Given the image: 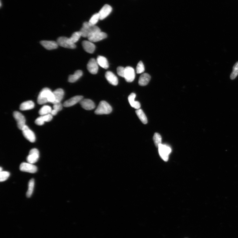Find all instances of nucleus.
<instances>
[{
    "label": "nucleus",
    "instance_id": "ddd939ff",
    "mask_svg": "<svg viewBox=\"0 0 238 238\" xmlns=\"http://www.w3.org/2000/svg\"><path fill=\"white\" fill-rule=\"evenodd\" d=\"M112 8L108 4H106L101 8L98 13L100 20H103L109 15L112 11Z\"/></svg>",
    "mask_w": 238,
    "mask_h": 238
},
{
    "label": "nucleus",
    "instance_id": "f03ea898",
    "mask_svg": "<svg viewBox=\"0 0 238 238\" xmlns=\"http://www.w3.org/2000/svg\"><path fill=\"white\" fill-rule=\"evenodd\" d=\"M100 29L95 25H92L89 22H85L81 28L80 32L81 37L88 38L93 33L101 31Z\"/></svg>",
    "mask_w": 238,
    "mask_h": 238
},
{
    "label": "nucleus",
    "instance_id": "f8f14e48",
    "mask_svg": "<svg viewBox=\"0 0 238 238\" xmlns=\"http://www.w3.org/2000/svg\"><path fill=\"white\" fill-rule=\"evenodd\" d=\"M106 37V34L101 31L93 33L88 38L89 41L93 42L101 41Z\"/></svg>",
    "mask_w": 238,
    "mask_h": 238
},
{
    "label": "nucleus",
    "instance_id": "9d476101",
    "mask_svg": "<svg viewBox=\"0 0 238 238\" xmlns=\"http://www.w3.org/2000/svg\"><path fill=\"white\" fill-rule=\"evenodd\" d=\"M135 71L132 67H128L125 68L124 78L126 81L131 82L133 81L135 79Z\"/></svg>",
    "mask_w": 238,
    "mask_h": 238
},
{
    "label": "nucleus",
    "instance_id": "473e14b6",
    "mask_svg": "<svg viewBox=\"0 0 238 238\" xmlns=\"http://www.w3.org/2000/svg\"><path fill=\"white\" fill-rule=\"evenodd\" d=\"M99 20H100L99 15L98 13H97L92 16L89 22L92 25H95Z\"/></svg>",
    "mask_w": 238,
    "mask_h": 238
},
{
    "label": "nucleus",
    "instance_id": "6e6552de",
    "mask_svg": "<svg viewBox=\"0 0 238 238\" xmlns=\"http://www.w3.org/2000/svg\"><path fill=\"white\" fill-rule=\"evenodd\" d=\"M39 152L37 149H33L30 150L27 158L28 163L33 164L38 161L39 158Z\"/></svg>",
    "mask_w": 238,
    "mask_h": 238
},
{
    "label": "nucleus",
    "instance_id": "dca6fc26",
    "mask_svg": "<svg viewBox=\"0 0 238 238\" xmlns=\"http://www.w3.org/2000/svg\"><path fill=\"white\" fill-rule=\"evenodd\" d=\"M105 77L109 83L113 85H117L118 84V80L117 77L110 71L106 72Z\"/></svg>",
    "mask_w": 238,
    "mask_h": 238
},
{
    "label": "nucleus",
    "instance_id": "423d86ee",
    "mask_svg": "<svg viewBox=\"0 0 238 238\" xmlns=\"http://www.w3.org/2000/svg\"><path fill=\"white\" fill-rule=\"evenodd\" d=\"M13 116L17 122L18 128L22 130L25 126L26 123V119L24 116L20 113L17 111H15L13 113Z\"/></svg>",
    "mask_w": 238,
    "mask_h": 238
},
{
    "label": "nucleus",
    "instance_id": "2eb2a0df",
    "mask_svg": "<svg viewBox=\"0 0 238 238\" xmlns=\"http://www.w3.org/2000/svg\"><path fill=\"white\" fill-rule=\"evenodd\" d=\"M80 104L82 108L86 110H91L94 109L95 106L94 102L89 99L82 100Z\"/></svg>",
    "mask_w": 238,
    "mask_h": 238
},
{
    "label": "nucleus",
    "instance_id": "0eeeda50",
    "mask_svg": "<svg viewBox=\"0 0 238 238\" xmlns=\"http://www.w3.org/2000/svg\"><path fill=\"white\" fill-rule=\"evenodd\" d=\"M23 134L24 136L27 140L31 143L35 141V135L28 126L25 125L22 128Z\"/></svg>",
    "mask_w": 238,
    "mask_h": 238
},
{
    "label": "nucleus",
    "instance_id": "f3484780",
    "mask_svg": "<svg viewBox=\"0 0 238 238\" xmlns=\"http://www.w3.org/2000/svg\"><path fill=\"white\" fill-rule=\"evenodd\" d=\"M41 44L44 47L48 50L56 49L59 45L57 42L53 41H43L41 42Z\"/></svg>",
    "mask_w": 238,
    "mask_h": 238
},
{
    "label": "nucleus",
    "instance_id": "9b49d317",
    "mask_svg": "<svg viewBox=\"0 0 238 238\" xmlns=\"http://www.w3.org/2000/svg\"><path fill=\"white\" fill-rule=\"evenodd\" d=\"M87 68L92 74H96L98 70V65L97 61L94 58H91L87 65Z\"/></svg>",
    "mask_w": 238,
    "mask_h": 238
},
{
    "label": "nucleus",
    "instance_id": "6ab92c4d",
    "mask_svg": "<svg viewBox=\"0 0 238 238\" xmlns=\"http://www.w3.org/2000/svg\"><path fill=\"white\" fill-rule=\"evenodd\" d=\"M54 97V101L53 104L60 103L64 97V92L61 89H58L53 92Z\"/></svg>",
    "mask_w": 238,
    "mask_h": 238
},
{
    "label": "nucleus",
    "instance_id": "aec40b11",
    "mask_svg": "<svg viewBox=\"0 0 238 238\" xmlns=\"http://www.w3.org/2000/svg\"><path fill=\"white\" fill-rule=\"evenodd\" d=\"M82 45L84 50L89 53H93L95 49V46L92 42L90 41H84L82 42Z\"/></svg>",
    "mask_w": 238,
    "mask_h": 238
},
{
    "label": "nucleus",
    "instance_id": "a211bd4d",
    "mask_svg": "<svg viewBox=\"0 0 238 238\" xmlns=\"http://www.w3.org/2000/svg\"><path fill=\"white\" fill-rule=\"evenodd\" d=\"M53 119V115L51 114L42 115L37 118L35 120V123L38 125H42L45 122H50Z\"/></svg>",
    "mask_w": 238,
    "mask_h": 238
},
{
    "label": "nucleus",
    "instance_id": "4be33fe9",
    "mask_svg": "<svg viewBox=\"0 0 238 238\" xmlns=\"http://www.w3.org/2000/svg\"><path fill=\"white\" fill-rule=\"evenodd\" d=\"M151 79L150 76L147 73H144L141 75L139 79L138 83L140 85L145 86L147 85Z\"/></svg>",
    "mask_w": 238,
    "mask_h": 238
},
{
    "label": "nucleus",
    "instance_id": "20e7f679",
    "mask_svg": "<svg viewBox=\"0 0 238 238\" xmlns=\"http://www.w3.org/2000/svg\"><path fill=\"white\" fill-rule=\"evenodd\" d=\"M58 45L69 49H75L76 47L75 44L73 43L70 38L62 37L58 38L57 41Z\"/></svg>",
    "mask_w": 238,
    "mask_h": 238
},
{
    "label": "nucleus",
    "instance_id": "b1692460",
    "mask_svg": "<svg viewBox=\"0 0 238 238\" xmlns=\"http://www.w3.org/2000/svg\"><path fill=\"white\" fill-rule=\"evenodd\" d=\"M35 104L32 101H28L22 103L20 106L21 110H31L34 108Z\"/></svg>",
    "mask_w": 238,
    "mask_h": 238
},
{
    "label": "nucleus",
    "instance_id": "2f4dec72",
    "mask_svg": "<svg viewBox=\"0 0 238 238\" xmlns=\"http://www.w3.org/2000/svg\"><path fill=\"white\" fill-rule=\"evenodd\" d=\"M153 140L155 145L157 147H158L159 145L162 144V137L158 133H155L153 137Z\"/></svg>",
    "mask_w": 238,
    "mask_h": 238
},
{
    "label": "nucleus",
    "instance_id": "393cba45",
    "mask_svg": "<svg viewBox=\"0 0 238 238\" xmlns=\"http://www.w3.org/2000/svg\"><path fill=\"white\" fill-rule=\"evenodd\" d=\"M83 75V72L81 70L76 71L74 74L69 76L68 81L71 83H74L78 80Z\"/></svg>",
    "mask_w": 238,
    "mask_h": 238
},
{
    "label": "nucleus",
    "instance_id": "72a5a7b5",
    "mask_svg": "<svg viewBox=\"0 0 238 238\" xmlns=\"http://www.w3.org/2000/svg\"><path fill=\"white\" fill-rule=\"evenodd\" d=\"M10 175V173L7 171H2L0 172V181L4 182L7 180Z\"/></svg>",
    "mask_w": 238,
    "mask_h": 238
},
{
    "label": "nucleus",
    "instance_id": "cd10ccee",
    "mask_svg": "<svg viewBox=\"0 0 238 238\" xmlns=\"http://www.w3.org/2000/svg\"><path fill=\"white\" fill-rule=\"evenodd\" d=\"M34 186V180L33 179H31L28 182V189L26 193V196L28 197H30L31 196L33 193Z\"/></svg>",
    "mask_w": 238,
    "mask_h": 238
},
{
    "label": "nucleus",
    "instance_id": "4468645a",
    "mask_svg": "<svg viewBox=\"0 0 238 238\" xmlns=\"http://www.w3.org/2000/svg\"><path fill=\"white\" fill-rule=\"evenodd\" d=\"M83 97L81 96H76L71 98L70 99L65 101L63 104V106L65 107H69L74 106L83 99Z\"/></svg>",
    "mask_w": 238,
    "mask_h": 238
},
{
    "label": "nucleus",
    "instance_id": "bb28decb",
    "mask_svg": "<svg viewBox=\"0 0 238 238\" xmlns=\"http://www.w3.org/2000/svg\"><path fill=\"white\" fill-rule=\"evenodd\" d=\"M52 109L51 107L49 106H44L39 111V114L42 115H45L51 114Z\"/></svg>",
    "mask_w": 238,
    "mask_h": 238
},
{
    "label": "nucleus",
    "instance_id": "e433bc0d",
    "mask_svg": "<svg viewBox=\"0 0 238 238\" xmlns=\"http://www.w3.org/2000/svg\"><path fill=\"white\" fill-rule=\"evenodd\" d=\"M2 168L1 167H0V171H1V172L2 171Z\"/></svg>",
    "mask_w": 238,
    "mask_h": 238
},
{
    "label": "nucleus",
    "instance_id": "1a4fd4ad",
    "mask_svg": "<svg viewBox=\"0 0 238 238\" xmlns=\"http://www.w3.org/2000/svg\"><path fill=\"white\" fill-rule=\"evenodd\" d=\"M21 171L31 173H34L37 171V168L35 165L29 163L23 162L20 166Z\"/></svg>",
    "mask_w": 238,
    "mask_h": 238
},
{
    "label": "nucleus",
    "instance_id": "7ed1b4c3",
    "mask_svg": "<svg viewBox=\"0 0 238 238\" xmlns=\"http://www.w3.org/2000/svg\"><path fill=\"white\" fill-rule=\"evenodd\" d=\"M112 111L111 106L107 102L102 101L100 102L95 111L96 115H102L110 114Z\"/></svg>",
    "mask_w": 238,
    "mask_h": 238
},
{
    "label": "nucleus",
    "instance_id": "f257e3e1",
    "mask_svg": "<svg viewBox=\"0 0 238 238\" xmlns=\"http://www.w3.org/2000/svg\"><path fill=\"white\" fill-rule=\"evenodd\" d=\"M54 101V97L53 92L49 89L45 88L42 89L39 94L37 102L39 104L42 105L47 102L52 104Z\"/></svg>",
    "mask_w": 238,
    "mask_h": 238
},
{
    "label": "nucleus",
    "instance_id": "a878e982",
    "mask_svg": "<svg viewBox=\"0 0 238 238\" xmlns=\"http://www.w3.org/2000/svg\"><path fill=\"white\" fill-rule=\"evenodd\" d=\"M136 114L138 117L144 124H146L148 123V120L146 115L142 109H139L136 111Z\"/></svg>",
    "mask_w": 238,
    "mask_h": 238
},
{
    "label": "nucleus",
    "instance_id": "f704fd0d",
    "mask_svg": "<svg viewBox=\"0 0 238 238\" xmlns=\"http://www.w3.org/2000/svg\"><path fill=\"white\" fill-rule=\"evenodd\" d=\"M144 71L145 67L143 63L141 61H140L137 66V73L138 74H141L144 72Z\"/></svg>",
    "mask_w": 238,
    "mask_h": 238
},
{
    "label": "nucleus",
    "instance_id": "c756f323",
    "mask_svg": "<svg viewBox=\"0 0 238 238\" xmlns=\"http://www.w3.org/2000/svg\"><path fill=\"white\" fill-rule=\"evenodd\" d=\"M232 71L230 76L232 80H235L238 75V61L233 66Z\"/></svg>",
    "mask_w": 238,
    "mask_h": 238
},
{
    "label": "nucleus",
    "instance_id": "c85d7f7f",
    "mask_svg": "<svg viewBox=\"0 0 238 238\" xmlns=\"http://www.w3.org/2000/svg\"><path fill=\"white\" fill-rule=\"evenodd\" d=\"M63 108V106L61 103L54 104L53 109L52 110L51 114L53 116L56 115L58 112L61 110Z\"/></svg>",
    "mask_w": 238,
    "mask_h": 238
},
{
    "label": "nucleus",
    "instance_id": "39448f33",
    "mask_svg": "<svg viewBox=\"0 0 238 238\" xmlns=\"http://www.w3.org/2000/svg\"><path fill=\"white\" fill-rule=\"evenodd\" d=\"M158 148L160 156L164 161H167L169 155L171 152V148L166 145L162 144L159 145Z\"/></svg>",
    "mask_w": 238,
    "mask_h": 238
},
{
    "label": "nucleus",
    "instance_id": "412c9836",
    "mask_svg": "<svg viewBox=\"0 0 238 238\" xmlns=\"http://www.w3.org/2000/svg\"><path fill=\"white\" fill-rule=\"evenodd\" d=\"M136 95L134 93H131L129 96L128 100L129 103L132 107L136 109H139L141 107V105L139 102L135 101Z\"/></svg>",
    "mask_w": 238,
    "mask_h": 238
},
{
    "label": "nucleus",
    "instance_id": "5701e85b",
    "mask_svg": "<svg viewBox=\"0 0 238 238\" xmlns=\"http://www.w3.org/2000/svg\"><path fill=\"white\" fill-rule=\"evenodd\" d=\"M97 62L98 65L105 69H107L109 67V63L106 58L102 56H98L97 58Z\"/></svg>",
    "mask_w": 238,
    "mask_h": 238
},
{
    "label": "nucleus",
    "instance_id": "c9c22d12",
    "mask_svg": "<svg viewBox=\"0 0 238 238\" xmlns=\"http://www.w3.org/2000/svg\"><path fill=\"white\" fill-rule=\"evenodd\" d=\"M125 70V68L122 67H118L117 69L118 75L119 76L124 78Z\"/></svg>",
    "mask_w": 238,
    "mask_h": 238
},
{
    "label": "nucleus",
    "instance_id": "7c9ffc66",
    "mask_svg": "<svg viewBox=\"0 0 238 238\" xmlns=\"http://www.w3.org/2000/svg\"><path fill=\"white\" fill-rule=\"evenodd\" d=\"M81 37V35L80 31L76 32L73 33L70 38L73 43L75 44L79 40Z\"/></svg>",
    "mask_w": 238,
    "mask_h": 238
}]
</instances>
